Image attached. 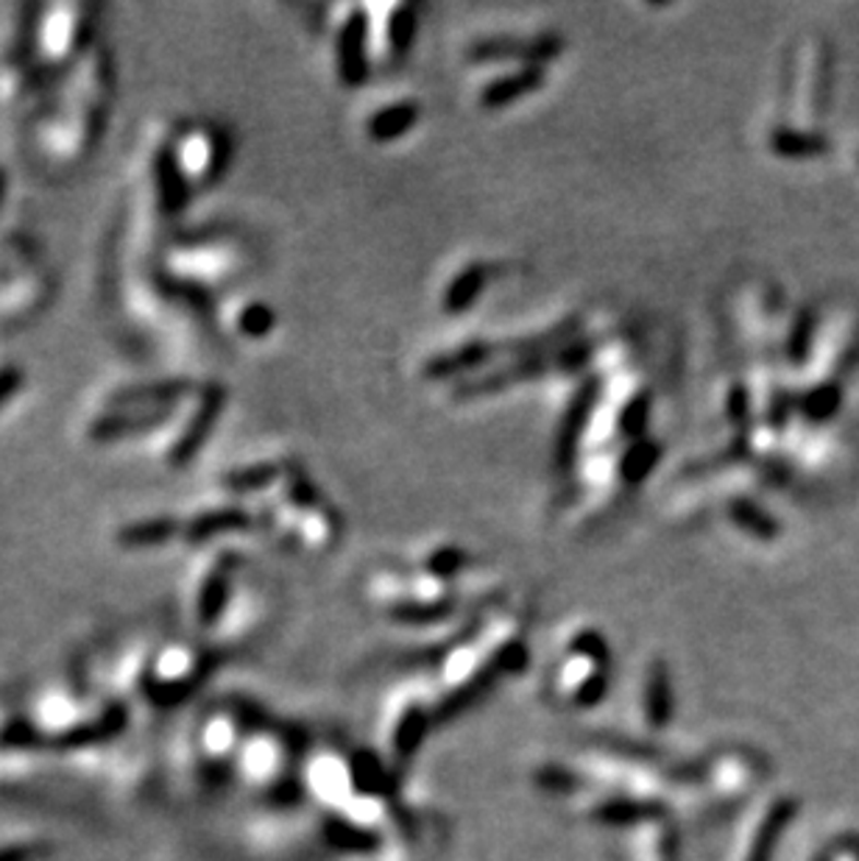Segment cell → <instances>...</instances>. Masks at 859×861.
Returning a JSON list of instances; mask_svg holds the SVG:
<instances>
[{"label": "cell", "mask_w": 859, "mask_h": 861, "mask_svg": "<svg viewBox=\"0 0 859 861\" xmlns=\"http://www.w3.org/2000/svg\"><path fill=\"white\" fill-rule=\"evenodd\" d=\"M224 402L226 391L221 385H207V388L196 391L193 399H190V408H187V397L181 399V402L176 404V418H179L181 427L168 435H156V444H163V447H160L163 460H168L170 465H179L193 458L201 449V444H204L207 435L212 433L215 422H219Z\"/></svg>", "instance_id": "1"}, {"label": "cell", "mask_w": 859, "mask_h": 861, "mask_svg": "<svg viewBox=\"0 0 859 861\" xmlns=\"http://www.w3.org/2000/svg\"><path fill=\"white\" fill-rule=\"evenodd\" d=\"M87 7H54L45 12L34 32V57L39 70H68L73 59H82L90 37Z\"/></svg>", "instance_id": "2"}, {"label": "cell", "mask_w": 859, "mask_h": 861, "mask_svg": "<svg viewBox=\"0 0 859 861\" xmlns=\"http://www.w3.org/2000/svg\"><path fill=\"white\" fill-rule=\"evenodd\" d=\"M230 140L215 126H187L170 149L185 185H212L230 162Z\"/></svg>", "instance_id": "3"}, {"label": "cell", "mask_w": 859, "mask_h": 861, "mask_svg": "<svg viewBox=\"0 0 859 861\" xmlns=\"http://www.w3.org/2000/svg\"><path fill=\"white\" fill-rule=\"evenodd\" d=\"M168 260L174 266L170 271L196 287L230 280L244 266L240 255L235 248H226V243H193L190 248H176Z\"/></svg>", "instance_id": "4"}, {"label": "cell", "mask_w": 859, "mask_h": 861, "mask_svg": "<svg viewBox=\"0 0 859 861\" xmlns=\"http://www.w3.org/2000/svg\"><path fill=\"white\" fill-rule=\"evenodd\" d=\"M600 408V377L584 379L578 391H575L573 402L567 404V413L561 418L558 435H555V469L569 471L573 469L578 449L586 438V429L595 422Z\"/></svg>", "instance_id": "5"}, {"label": "cell", "mask_w": 859, "mask_h": 861, "mask_svg": "<svg viewBox=\"0 0 859 861\" xmlns=\"http://www.w3.org/2000/svg\"><path fill=\"white\" fill-rule=\"evenodd\" d=\"M564 54V39L558 34H536V37H494L480 39L469 48L472 62H497V59H517L525 68H544L555 57Z\"/></svg>", "instance_id": "6"}, {"label": "cell", "mask_w": 859, "mask_h": 861, "mask_svg": "<svg viewBox=\"0 0 859 861\" xmlns=\"http://www.w3.org/2000/svg\"><path fill=\"white\" fill-rule=\"evenodd\" d=\"M368 17L363 9H352L336 34L338 79L346 87H361L368 79Z\"/></svg>", "instance_id": "7"}, {"label": "cell", "mask_w": 859, "mask_h": 861, "mask_svg": "<svg viewBox=\"0 0 859 861\" xmlns=\"http://www.w3.org/2000/svg\"><path fill=\"white\" fill-rule=\"evenodd\" d=\"M494 352H497V349L489 341H467L461 343V346L449 349V352L433 354V357L424 363L422 374L424 379L442 382V379L458 377V374H467L472 371V368L483 366V363H489V359L494 357Z\"/></svg>", "instance_id": "8"}, {"label": "cell", "mask_w": 859, "mask_h": 861, "mask_svg": "<svg viewBox=\"0 0 859 861\" xmlns=\"http://www.w3.org/2000/svg\"><path fill=\"white\" fill-rule=\"evenodd\" d=\"M492 273L494 271L489 262H469L463 271L455 273L442 296L444 312L447 316H463L467 310H472L474 302H480V296L486 293Z\"/></svg>", "instance_id": "9"}, {"label": "cell", "mask_w": 859, "mask_h": 861, "mask_svg": "<svg viewBox=\"0 0 859 861\" xmlns=\"http://www.w3.org/2000/svg\"><path fill=\"white\" fill-rule=\"evenodd\" d=\"M544 81H548V70L544 68L514 70V73H505L499 75V79L489 81L483 93H480V104L486 106V109L517 104L519 98H528L536 90H542Z\"/></svg>", "instance_id": "10"}, {"label": "cell", "mask_w": 859, "mask_h": 861, "mask_svg": "<svg viewBox=\"0 0 859 861\" xmlns=\"http://www.w3.org/2000/svg\"><path fill=\"white\" fill-rule=\"evenodd\" d=\"M419 120H422V104L419 101H399V104L383 106L368 118V140H374V143H393V140L405 137L411 129H416Z\"/></svg>", "instance_id": "11"}, {"label": "cell", "mask_w": 859, "mask_h": 861, "mask_svg": "<svg viewBox=\"0 0 859 861\" xmlns=\"http://www.w3.org/2000/svg\"><path fill=\"white\" fill-rule=\"evenodd\" d=\"M661 458V444L654 438H639L628 444L620 460H616V474L628 485H639L648 480L650 471L656 469Z\"/></svg>", "instance_id": "12"}, {"label": "cell", "mask_w": 859, "mask_h": 861, "mask_svg": "<svg viewBox=\"0 0 859 861\" xmlns=\"http://www.w3.org/2000/svg\"><path fill=\"white\" fill-rule=\"evenodd\" d=\"M291 465L287 463H260V465H249L244 471H232L224 477V488L235 491V494H251V491H266L271 485L282 483V477L287 474Z\"/></svg>", "instance_id": "13"}, {"label": "cell", "mask_w": 859, "mask_h": 861, "mask_svg": "<svg viewBox=\"0 0 859 861\" xmlns=\"http://www.w3.org/2000/svg\"><path fill=\"white\" fill-rule=\"evenodd\" d=\"M648 418H650V393L634 391L623 404H620V410H616V418H614L616 435L625 440H631V444L639 438H645Z\"/></svg>", "instance_id": "14"}, {"label": "cell", "mask_w": 859, "mask_h": 861, "mask_svg": "<svg viewBox=\"0 0 859 861\" xmlns=\"http://www.w3.org/2000/svg\"><path fill=\"white\" fill-rule=\"evenodd\" d=\"M726 514H729V519L734 521L740 530H748V533L756 535V539H765V541L776 539L778 524L765 514V510L760 508V505L754 503V499L737 496V499H731L729 503Z\"/></svg>", "instance_id": "15"}, {"label": "cell", "mask_w": 859, "mask_h": 861, "mask_svg": "<svg viewBox=\"0 0 859 861\" xmlns=\"http://www.w3.org/2000/svg\"><path fill=\"white\" fill-rule=\"evenodd\" d=\"M249 521V514H246L244 508L204 510V514L196 516V519L187 524V533H190V539H210V535L224 533V530H240V527H246Z\"/></svg>", "instance_id": "16"}, {"label": "cell", "mask_w": 859, "mask_h": 861, "mask_svg": "<svg viewBox=\"0 0 859 861\" xmlns=\"http://www.w3.org/2000/svg\"><path fill=\"white\" fill-rule=\"evenodd\" d=\"M416 28H419V14L416 7H393L391 14H388V50L393 57H405L408 50L413 48V39H416Z\"/></svg>", "instance_id": "17"}, {"label": "cell", "mask_w": 859, "mask_h": 861, "mask_svg": "<svg viewBox=\"0 0 859 861\" xmlns=\"http://www.w3.org/2000/svg\"><path fill=\"white\" fill-rule=\"evenodd\" d=\"M276 327V312L262 302H246L240 310H237L235 318V329L244 338H251V341H260L266 338L271 329Z\"/></svg>", "instance_id": "18"}, {"label": "cell", "mask_w": 859, "mask_h": 861, "mask_svg": "<svg viewBox=\"0 0 859 861\" xmlns=\"http://www.w3.org/2000/svg\"><path fill=\"white\" fill-rule=\"evenodd\" d=\"M770 145L776 154L781 156H810L823 151V140L815 134H803V131L792 129H776L770 137Z\"/></svg>", "instance_id": "19"}, {"label": "cell", "mask_w": 859, "mask_h": 861, "mask_svg": "<svg viewBox=\"0 0 859 861\" xmlns=\"http://www.w3.org/2000/svg\"><path fill=\"white\" fill-rule=\"evenodd\" d=\"M174 533H176V521L151 519L126 527L123 533H120V539H123L126 544H156V541H168Z\"/></svg>", "instance_id": "20"}, {"label": "cell", "mask_w": 859, "mask_h": 861, "mask_svg": "<svg viewBox=\"0 0 859 861\" xmlns=\"http://www.w3.org/2000/svg\"><path fill=\"white\" fill-rule=\"evenodd\" d=\"M837 408H840V391L832 388V385H828V388H817V391H812L810 397L801 402V410L810 415V418H828Z\"/></svg>", "instance_id": "21"}, {"label": "cell", "mask_w": 859, "mask_h": 861, "mask_svg": "<svg viewBox=\"0 0 859 861\" xmlns=\"http://www.w3.org/2000/svg\"><path fill=\"white\" fill-rule=\"evenodd\" d=\"M20 382H23V374H20L17 368L14 366L0 368V404L7 402V399H12V393L20 388Z\"/></svg>", "instance_id": "22"}, {"label": "cell", "mask_w": 859, "mask_h": 861, "mask_svg": "<svg viewBox=\"0 0 859 861\" xmlns=\"http://www.w3.org/2000/svg\"><path fill=\"white\" fill-rule=\"evenodd\" d=\"M0 192H3V176H0Z\"/></svg>", "instance_id": "23"}]
</instances>
